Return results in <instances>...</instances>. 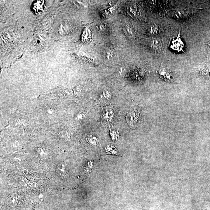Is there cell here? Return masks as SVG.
<instances>
[{
  "mask_svg": "<svg viewBox=\"0 0 210 210\" xmlns=\"http://www.w3.org/2000/svg\"><path fill=\"white\" fill-rule=\"evenodd\" d=\"M140 117L139 112L137 109L134 108L127 112L126 117V121L129 126H135L138 123Z\"/></svg>",
  "mask_w": 210,
  "mask_h": 210,
  "instance_id": "1",
  "label": "cell"
},
{
  "mask_svg": "<svg viewBox=\"0 0 210 210\" xmlns=\"http://www.w3.org/2000/svg\"><path fill=\"white\" fill-rule=\"evenodd\" d=\"M158 74L161 78L166 81H170L173 79L171 72L169 69L161 65L158 70Z\"/></svg>",
  "mask_w": 210,
  "mask_h": 210,
  "instance_id": "2",
  "label": "cell"
},
{
  "mask_svg": "<svg viewBox=\"0 0 210 210\" xmlns=\"http://www.w3.org/2000/svg\"><path fill=\"white\" fill-rule=\"evenodd\" d=\"M123 31L127 37L130 38H134L136 37V32L133 26L129 24L125 25Z\"/></svg>",
  "mask_w": 210,
  "mask_h": 210,
  "instance_id": "3",
  "label": "cell"
},
{
  "mask_svg": "<svg viewBox=\"0 0 210 210\" xmlns=\"http://www.w3.org/2000/svg\"><path fill=\"white\" fill-rule=\"evenodd\" d=\"M150 47L155 51H159L162 48V42L158 39H153L150 43Z\"/></svg>",
  "mask_w": 210,
  "mask_h": 210,
  "instance_id": "4",
  "label": "cell"
},
{
  "mask_svg": "<svg viewBox=\"0 0 210 210\" xmlns=\"http://www.w3.org/2000/svg\"><path fill=\"white\" fill-rule=\"evenodd\" d=\"M172 42V45H173L174 50H183L182 48H183L184 44L183 42L181 41V39L179 38V37H177L176 40H173Z\"/></svg>",
  "mask_w": 210,
  "mask_h": 210,
  "instance_id": "5",
  "label": "cell"
},
{
  "mask_svg": "<svg viewBox=\"0 0 210 210\" xmlns=\"http://www.w3.org/2000/svg\"><path fill=\"white\" fill-rule=\"evenodd\" d=\"M160 28L159 26L156 24H153L150 26L149 33L151 35H157L159 34Z\"/></svg>",
  "mask_w": 210,
  "mask_h": 210,
  "instance_id": "6",
  "label": "cell"
},
{
  "mask_svg": "<svg viewBox=\"0 0 210 210\" xmlns=\"http://www.w3.org/2000/svg\"><path fill=\"white\" fill-rule=\"evenodd\" d=\"M198 71L202 76L210 77V69L205 66L198 68Z\"/></svg>",
  "mask_w": 210,
  "mask_h": 210,
  "instance_id": "7",
  "label": "cell"
},
{
  "mask_svg": "<svg viewBox=\"0 0 210 210\" xmlns=\"http://www.w3.org/2000/svg\"><path fill=\"white\" fill-rule=\"evenodd\" d=\"M115 55V50L113 48H109L106 50L105 56L106 57L107 59L108 60L111 59L114 57Z\"/></svg>",
  "mask_w": 210,
  "mask_h": 210,
  "instance_id": "8",
  "label": "cell"
},
{
  "mask_svg": "<svg viewBox=\"0 0 210 210\" xmlns=\"http://www.w3.org/2000/svg\"><path fill=\"white\" fill-rule=\"evenodd\" d=\"M88 141L92 144H96L97 143V140L95 137H88Z\"/></svg>",
  "mask_w": 210,
  "mask_h": 210,
  "instance_id": "9",
  "label": "cell"
},
{
  "mask_svg": "<svg viewBox=\"0 0 210 210\" xmlns=\"http://www.w3.org/2000/svg\"><path fill=\"white\" fill-rule=\"evenodd\" d=\"M207 45H208L207 46H208V51H209L210 52V40L208 42Z\"/></svg>",
  "mask_w": 210,
  "mask_h": 210,
  "instance_id": "10",
  "label": "cell"
}]
</instances>
